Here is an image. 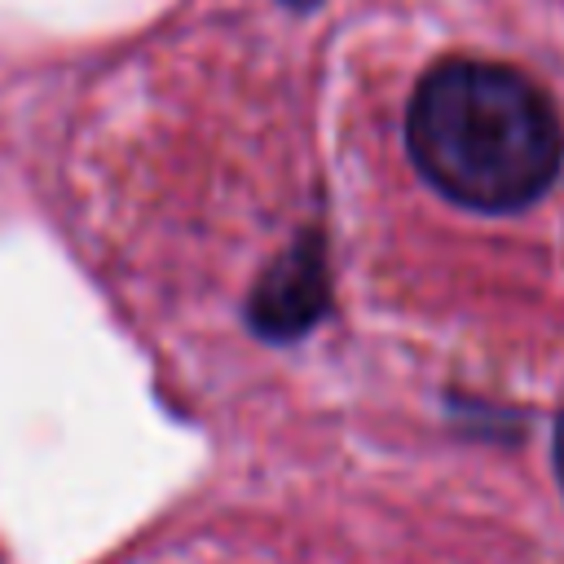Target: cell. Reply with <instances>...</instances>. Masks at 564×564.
<instances>
[{"mask_svg":"<svg viewBox=\"0 0 564 564\" xmlns=\"http://www.w3.org/2000/svg\"><path fill=\"white\" fill-rule=\"evenodd\" d=\"M405 145L432 189L471 212H520L560 172L564 132L546 93L511 66L454 57L423 75Z\"/></svg>","mask_w":564,"mask_h":564,"instance_id":"1","label":"cell"},{"mask_svg":"<svg viewBox=\"0 0 564 564\" xmlns=\"http://www.w3.org/2000/svg\"><path fill=\"white\" fill-rule=\"evenodd\" d=\"M330 308V273H326V247L317 229H304L256 282L247 300V322L260 339L291 344L304 330H313Z\"/></svg>","mask_w":564,"mask_h":564,"instance_id":"2","label":"cell"},{"mask_svg":"<svg viewBox=\"0 0 564 564\" xmlns=\"http://www.w3.org/2000/svg\"><path fill=\"white\" fill-rule=\"evenodd\" d=\"M555 471H560V489H564V414L555 419Z\"/></svg>","mask_w":564,"mask_h":564,"instance_id":"3","label":"cell"},{"mask_svg":"<svg viewBox=\"0 0 564 564\" xmlns=\"http://www.w3.org/2000/svg\"><path fill=\"white\" fill-rule=\"evenodd\" d=\"M282 4H291V9H317L322 0H282Z\"/></svg>","mask_w":564,"mask_h":564,"instance_id":"4","label":"cell"}]
</instances>
